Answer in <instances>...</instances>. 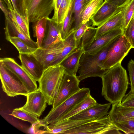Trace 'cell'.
Returning <instances> with one entry per match:
<instances>
[{
    "mask_svg": "<svg viewBox=\"0 0 134 134\" xmlns=\"http://www.w3.org/2000/svg\"><path fill=\"white\" fill-rule=\"evenodd\" d=\"M121 63L107 70L101 77L102 95L112 105L121 102L129 84L126 71Z\"/></svg>",
    "mask_w": 134,
    "mask_h": 134,
    "instance_id": "6da1fadb",
    "label": "cell"
},
{
    "mask_svg": "<svg viewBox=\"0 0 134 134\" xmlns=\"http://www.w3.org/2000/svg\"><path fill=\"white\" fill-rule=\"evenodd\" d=\"M119 36L113 39L97 53L93 54L85 52L83 53L80 60L78 70L79 75L77 76L80 82L88 77H102L106 70L101 69V64Z\"/></svg>",
    "mask_w": 134,
    "mask_h": 134,
    "instance_id": "7a4b0ae2",
    "label": "cell"
},
{
    "mask_svg": "<svg viewBox=\"0 0 134 134\" xmlns=\"http://www.w3.org/2000/svg\"><path fill=\"white\" fill-rule=\"evenodd\" d=\"M65 73V69L60 65L51 66L44 70L38 81V88L49 105H52Z\"/></svg>",
    "mask_w": 134,
    "mask_h": 134,
    "instance_id": "3957f363",
    "label": "cell"
},
{
    "mask_svg": "<svg viewBox=\"0 0 134 134\" xmlns=\"http://www.w3.org/2000/svg\"><path fill=\"white\" fill-rule=\"evenodd\" d=\"M108 115L63 132L62 134H121Z\"/></svg>",
    "mask_w": 134,
    "mask_h": 134,
    "instance_id": "277c9868",
    "label": "cell"
},
{
    "mask_svg": "<svg viewBox=\"0 0 134 134\" xmlns=\"http://www.w3.org/2000/svg\"><path fill=\"white\" fill-rule=\"evenodd\" d=\"M88 88H83L55 108H52L47 115L42 120L45 124L57 122L75 105L90 93Z\"/></svg>",
    "mask_w": 134,
    "mask_h": 134,
    "instance_id": "5b68a950",
    "label": "cell"
},
{
    "mask_svg": "<svg viewBox=\"0 0 134 134\" xmlns=\"http://www.w3.org/2000/svg\"><path fill=\"white\" fill-rule=\"evenodd\" d=\"M0 77L3 91L7 96H26L29 93L19 77L0 61Z\"/></svg>",
    "mask_w": 134,
    "mask_h": 134,
    "instance_id": "8992f818",
    "label": "cell"
},
{
    "mask_svg": "<svg viewBox=\"0 0 134 134\" xmlns=\"http://www.w3.org/2000/svg\"><path fill=\"white\" fill-rule=\"evenodd\" d=\"M132 48L131 44L125 36L123 34L120 35L101 64V69L105 70L119 63H121Z\"/></svg>",
    "mask_w": 134,
    "mask_h": 134,
    "instance_id": "52a82bcc",
    "label": "cell"
},
{
    "mask_svg": "<svg viewBox=\"0 0 134 134\" xmlns=\"http://www.w3.org/2000/svg\"><path fill=\"white\" fill-rule=\"evenodd\" d=\"M26 17L30 22L48 18L54 9V0H24Z\"/></svg>",
    "mask_w": 134,
    "mask_h": 134,
    "instance_id": "ba28073f",
    "label": "cell"
},
{
    "mask_svg": "<svg viewBox=\"0 0 134 134\" xmlns=\"http://www.w3.org/2000/svg\"><path fill=\"white\" fill-rule=\"evenodd\" d=\"M77 76L65 73L52 104L54 109L77 92L81 89Z\"/></svg>",
    "mask_w": 134,
    "mask_h": 134,
    "instance_id": "9c48e42d",
    "label": "cell"
},
{
    "mask_svg": "<svg viewBox=\"0 0 134 134\" xmlns=\"http://www.w3.org/2000/svg\"><path fill=\"white\" fill-rule=\"evenodd\" d=\"M63 40L54 43L45 48H38L32 54L43 66L44 69L51 66L61 51Z\"/></svg>",
    "mask_w": 134,
    "mask_h": 134,
    "instance_id": "30bf717a",
    "label": "cell"
},
{
    "mask_svg": "<svg viewBox=\"0 0 134 134\" xmlns=\"http://www.w3.org/2000/svg\"><path fill=\"white\" fill-rule=\"evenodd\" d=\"M0 61H1L7 68L17 75L23 83L29 93L37 89V81L33 79L22 66L19 64L13 58H1Z\"/></svg>",
    "mask_w": 134,
    "mask_h": 134,
    "instance_id": "8fae6325",
    "label": "cell"
},
{
    "mask_svg": "<svg viewBox=\"0 0 134 134\" xmlns=\"http://www.w3.org/2000/svg\"><path fill=\"white\" fill-rule=\"evenodd\" d=\"M26 97V103L21 108L37 117L40 116L45 110L47 103L42 92L37 88L29 93Z\"/></svg>",
    "mask_w": 134,
    "mask_h": 134,
    "instance_id": "7c38bea8",
    "label": "cell"
},
{
    "mask_svg": "<svg viewBox=\"0 0 134 134\" xmlns=\"http://www.w3.org/2000/svg\"><path fill=\"white\" fill-rule=\"evenodd\" d=\"M128 4L119 7L104 0L102 5L90 18L92 26H100L116 13L124 9Z\"/></svg>",
    "mask_w": 134,
    "mask_h": 134,
    "instance_id": "4fadbf2b",
    "label": "cell"
},
{
    "mask_svg": "<svg viewBox=\"0 0 134 134\" xmlns=\"http://www.w3.org/2000/svg\"><path fill=\"white\" fill-rule=\"evenodd\" d=\"M21 66L36 81H38L44 70L43 66L32 54L19 53Z\"/></svg>",
    "mask_w": 134,
    "mask_h": 134,
    "instance_id": "5bb4252c",
    "label": "cell"
},
{
    "mask_svg": "<svg viewBox=\"0 0 134 134\" xmlns=\"http://www.w3.org/2000/svg\"><path fill=\"white\" fill-rule=\"evenodd\" d=\"M111 104L110 102L104 104L97 103L69 119L84 120L103 118L108 115V111Z\"/></svg>",
    "mask_w": 134,
    "mask_h": 134,
    "instance_id": "9a60e30c",
    "label": "cell"
},
{
    "mask_svg": "<svg viewBox=\"0 0 134 134\" xmlns=\"http://www.w3.org/2000/svg\"><path fill=\"white\" fill-rule=\"evenodd\" d=\"M5 37H19L29 46L36 49L38 48L37 42H34L29 37L14 20L9 16H5Z\"/></svg>",
    "mask_w": 134,
    "mask_h": 134,
    "instance_id": "2e32d148",
    "label": "cell"
},
{
    "mask_svg": "<svg viewBox=\"0 0 134 134\" xmlns=\"http://www.w3.org/2000/svg\"><path fill=\"white\" fill-rule=\"evenodd\" d=\"M123 33L121 28H117L109 31L94 39L85 52L91 54L97 53L115 38L123 34Z\"/></svg>",
    "mask_w": 134,
    "mask_h": 134,
    "instance_id": "e0dca14e",
    "label": "cell"
},
{
    "mask_svg": "<svg viewBox=\"0 0 134 134\" xmlns=\"http://www.w3.org/2000/svg\"><path fill=\"white\" fill-rule=\"evenodd\" d=\"M96 119L76 120L69 118L61 121H57L47 125V133L62 134L64 131Z\"/></svg>",
    "mask_w": 134,
    "mask_h": 134,
    "instance_id": "ac0fdd59",
    "label": "cell"
},
{
    "mask_svg": "<svg viewBox=\"0 0 134 134\" xmlns=\"http://www.w3.org/2000/svg\"><path fill=\"white\" fill-rule=\"evenodd\" d=\"M84 52L83 48L80 46L71 52L61 62L59 65L65 69L66 73L76 76L80 58Z\"/></svg>",
    "mask_w": 134,
    "mask_h": 134,
    "instance_id": "d6986e66",
    "label": "cell"
},
{
    "mask_svg": "<svg viewBox=\"0 0 134 134\" xmlns=\"http://www.w3.org/2000/svg\"><path fill=\"white\" fill-rule=\"evenodd\" d=\"M108 115L112 122L134 120V107L123 106L119 103L112 105Z\"/></svg>",
    "mask_w": 134,
    "mask_h": 134,
    "instance_id": "ffe728a7",
    "label": "cell"
},
{
    "mask_svg": "<svg viewBox=\"0 0 134 134\" xmlns=\"http://www.w3.org/2000/svg\"><path fill=\"white\" fill-rule=\"evenodd\" d=\"M125 8L116 13L103 24L97 28V31L94 39L115 29L119 28H121L122 29Z\"/></svg>",
    "mask_w": 134,
    "mask_h": 134,
    "instance_id": "44dd1931",
    "label": "cell"
},
{
    "mask_svg": "<svg viewBox=\"0 0 134 134\" xmlns=\"http://www.w3.org/2000/svg\"><path fill=\"white\" fill-rule=\"evenodd\" d=\"M47 29L45 37L41 48H45L62 39L60 33V26L54 20L47 18Z\"/></svg>",
    "mask_w": 134,
    "mask_h": 134,
    "instance_id": "7402d4cb",
    "label": "cell"
},
{
    "mask_svg": "<svg viewBox=\"0 0 134 134\" xmlns=\"http://www.w3.org/2000/svg\"><path fill=\"white\" fill-rule=\"evenodd\" d=\"M75 32L73 31L63 40L62 48L51 66L59 65L69 54L78 48L75 38Z\"/></svg>",
    "mask_w": 134,
    "mask_h": 134,
    "instance_id": "603a6c76",
    "label": "cell"
},
{
    "mask_svg": "<svg viewBox=\"0 0 134 134\" xmlns=\"http://www.w3.org/2000/svg\"><path fill=\"white\" fill-rule=\"evenodd\" d=\"M97 103L96 100L91 96L90 93L84 99L75 105L58 121H61L69 119L87 108L95 105Z\"/></svg>",
    "mask_w": 134,
    "mask_h": 134,
    "instance_id": "cb8c5ba5",
    "label": "cell"
},
{
    "mask_svg": "<svg viewBox=\"0 0 134 134\" xmlns=\"http://www.w3.org/2000/svg\"><path fill=\"white\" fill-rule=\"evenodd\" d=\"M104 1V0H91L84 5L81 14L82 25L90 20L91 16L97 12Z\"/></svg>",
    "mask_w": 134,
    "mask_h": 134,
    "instance_id": "d4e9b609",
    "label": "cell"
},
{
    "mask_svg": "<svg viewBox=\"0 0 134 134\" xmlns=\"http://www.w3.org/2000/svg\"><path fill=\"white\" fill-rule=\"evenodd\" d=\"M47 18H44L33 23L32 27L34 36L37 38L38 48H41L45 37L47 29Z\"/></svg>",
    "mask_w": 134,
    "mask_h": 134,
    "instance_id": "484cf974",
    "label": "cell"
},
{
    "mask_svg": "<svg viewBox=\"0 0 134 134\" xmlns=\"http://www.w3.org/2000/svg\"><path fill=\"white\" fill-rule=\"evenodd\" d=\"M68 13L63 23L60 24V33L62 39L63 40L73 31L72 24L74 22L73 13V2Z\"/></svg>",
    "mask_w": 134,
    "mask_h": 134,
    "instance_id": "4316f807",
    "label": "cell"
},
{
    "mask_svg": "<svg viewBox=\"0 0 134 134\" xmlns=\"http://www.w3.org/2000/svg\"><path fill=\"white\" fill-rule=\"evenodd\" d=\"M73 0H62L58 11L52 19L58 24H62L67 15Z\"/></svg>",
    "mask_w": 134,
    "mask_h": 134,
    "instance_id": "83f0119b",
    "label": "cell"
},
{
    "mask_svg": "<svg viewBox=\"0 0 134 134\" xmlns=\"http://www.w3.org/2000/svg\"><path fill=\"white\" fill-rule=\"evenodd\" d=\"M5 38L15 47L19 53L32 54L37 49L29 46L19 37H7Z\"/></svg>",
    "mask_w": 134,
    "mask_h": 134,
    "instance_id": "f1b7e54d",
    "label": "cell"
},
{
    "mask_svg": "<svg viewBox=\"0 0 134 134\" xmlns=\"http://www.w3.org/2000/svg\"><path fill=\"white\" fill-rule=\"evenodd\" d=\"M8 16L14 20L19 27L29 37H30L29 31V21L21 16L14 10L9 11Z\"/></svg>",
    "mask_w": 134,
    "mask_h": 134,
    "instance_id": "f546056e",
    "label": "cell"
},
{
    "mask_svg": "<svg viewBox=\"0 0 134 134\" xmlns=\"http://www.w3.org/2000/svg\"><path fill=\"white\" fill-rule=\"evenodd\" d=\"M10 115L32 124L36 123L40 121L38 118V117L27 111L21 107L14 109Z\"/></svg>",
    "mask_w": 134,
    "mask_h": 134,
    "instance_id": "4dcf8cb0",
    "label": "cell"
},
{
    "mask_svg": "<svg viewBox=\"0 0 134 134\" xmlns=\"http://www.w3.org/2000/svg\"><path fill=\"white\" fill-rule=\"evenodd\" d=\"M97 30V28L89 26L83 35L80 46L83 48L85 52L94 40Z\"/></svg>",
    "mask_w": 134,
    "mask_h": 134,
    "instance_id": "1f68e13d",
    "label": "cell"
},
{
    "mask_svg": "<svg viewBox=\"0 0 134 134\" xmlns=\"http://www.w3.org/2000/svg\"><path fill=\"white\" fill-rule=\"evenodd\" d=\"M134 16V0H131L124 10L122 28L123 32Z\"/></svg>",
    "mask_w": 134,
    "mask_h": 134,
    "instance_id": "d6a6232c",
    "label": "cell"
},
{
    "mask_svg": "<svg viewBox=\"0 0 134 134\" xmlns=\"http://www.w3.org/2000/svg\"><path fill=\"white\" fill-rule=\"evenodd\" d=\"M119 130L126 134H134V120L113 122Z\"/></svg>",
    "mask_w": 134,
    "mask_h": 134,
    "instance_id": "836d02e7",
    "label": "cell"
},
{
    "mask_svg": "<svg viewBox=\"0 0 134 134\" xmlns=\"http://www.w3.org/2000/svg\"><path fill=\"white\" fill-rule=\"evenodd\" d=\"M123 34L134 48V16L124 31Z\"/></svg>",
    "mask_w": 134,
    "mask_h": 134,
    "instance_id": "e575fe53",
    "label": "cell"
},
{
    "mask_svg": "<svg viewBox=\"0 0 134 134\" xmlns=\"http://www.w3.org/2000/svg\"><path fill=\"white\" fill-rule=\"evenodd\" d=\"M92 24L91 21L90 20L83 24L75 32V37L78 47L80 46L81 38L83 34L88 27Z\"/></svg>",
    "mask_w": 134,
    "mask_h": 134,
    "instance_id": "d590c367",
    "label": "cell"
},
{
    "mask_svg": "<svg viewBox=\"0 0 134 134\" xmlns=\"http://www.w3.org/2000/svg\"><path fill=\"white\" fill-rule=\"evenodd\" d=\"M11 1L14 10L22 16L26 18L28 20L26 17V11L24 6V0Z\"/></svg>",
    "mask_w": 134,
    "mask_h": 134,
    "instance_id": "8d00e7d4",
    "label": "cell"
},
{
    "mask_svg": "<svg viewBox=\"0 0 134 134\" xmlns=\"http://www.w3.org/2000/svg\"><path fill=\"white\" fill-rule=\"evenodd\" d=\"M31 127L32 133L35 134L47 133V125L44 123L42 120L36 123L32 124Z\"/></svg>",
    "mask_w": 134,
    "mask_h": 134,
    "instance_id": "74e56055",
    "label": "cell"
},
{
    "mask_svg": "<svg viewBox=\"0 0 134 134\" xmlns=\"http://www.w3.org/2000/svg\"><path fill=\"white\" fill-rule=\"evenodd\" d=\"M119 103L123 106L134 107V93L130 91L125 95L121 102Z\"/></svg>",
    "mask_w": 134,
    "mask_h": 134,
    "instance_id": "f35d334b",
    "label": "cell"
},
{
    "mask_svg": "<svg viewBox=\"0 0 134 134\" xmlns=\"http://www.w3.org/2000/svg\"><path fill=\"white\" fill-rule=\"evenodd\" d=\"M127 69L129 71L130 81L131 90L130 91L134 93V61L131 59L127 65Z\"/></svg>",
    "mask_w": 134,
    "mask_h": 134,
    "instance_id": "ab89813d",
    "label": "cell"
},
{
    "mask_svg": "<svg viewBox=\"0 0 134 134\" xmlns=\"http://www.w3.org/2000/svg\"><path fill=\"white\" fill-rule=\"evenodd\" d=\"M118 7H121L127 4L131 0H104Z\"/></svg>",
    "mask_w": 134,
    "mask_h": 134,
    "instance_id": "60d3db41",
    "label": "cell"
},
{
    "mask_svg": "<svg viewBox=\"0 0 134 134\" xmlns=\"http://www.w3.org/2000/svg\"><path fill=\"white\" fill-rule=\"evenodd\" d=\"M5 3L3 0H0V7L2 11L4 14L5 16H8L9 11L7 8Z\"/></svg>",
    "mask_w": 134,
    "mask_h": 134,
    "instance_id": "b9f144b4",
    "label": "cell"
},
{
    "mask_svg": "<svg viewBox=\"0 0 134 134\" xmlns=\"http://www.w3.org/2000/svg\"><path fill=\"white\" fill-rule=\"evenodd\" d=\"M62 0H54V13L53 16L57 13Z\"/></svg>",
    "mask_w": 134,
    "mask_h": 134,
    "instance_id": "7bdbcfd3",
    "label": "cell"
},
{
    "mask_svg": "<svg viewBox=\"0 0 134 134\" xmlns=\"http://www.w3.org/2000/svg\"><path fill=\"white\" fill-rule=\"evenodd\" d=\"M6 4L7 8L10 11L13 10V8L11 0H3Z\"/></svg>",
    "mask_w": 134,
    "mask_h": 134,
    "instance_id": "ee69618b",
    "label": "cell"
},
{
    "mask_svg": "<svg viewBox=\"0 0 134 134\" xmlns=\"http://www.w3.org/2000/svg\"><path fill=\"white\" fill-rule=\"evenodd\" d=\"M91 0H85L84 2V6L86 4Z\"/></svg>",
    "mask_w": 134,
    "mask_h": 134,
    "instance_id": "f6af8a7d",
    "label": "cell"
}]
</instances>
